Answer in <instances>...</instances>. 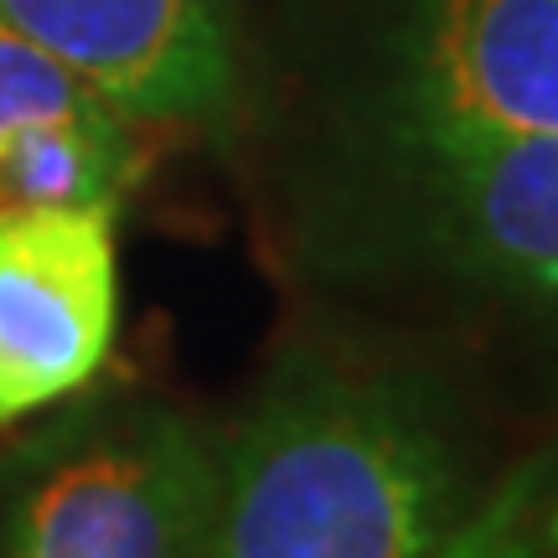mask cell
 Wrapping results in <instances>:
<instances>
[{"label":"cell","instance_id":"obj_2","mask_svg":"<svg viewBox=\"0 0 558 558\" xmlns=\"http://www.w3.org/2000/svg\"><path fill=\"white\" fill-rule=\"evenodd\" d=\"M218 445L156 399L83 403L0 471V558H202Z\"/></svg>","mask_w":558,"mask_h":558},{"label":"cell","instance_id":"obj_7","mask_svg":"<svg viewBox=\"0 0 558 558\" xmlns=\"http://www.w3.org/2000/svg\"><path fill=\"white\" fill-rule=\"evenodd\" d=\"M429 558H558V450H538L481 486Z\"/></svg>","mask_w":558,"mask_h":558},{"label":"cell","instance_id":"obj_1","mask_svg":"<svg viewBox=\"0 0 558 558\" xmlns=\"http://www.w3.org/2000/svg\"><path fill=\"white\" fill-rule=\"evenodd\" d=\"M476 497L471 418L435 367L305 341L218 445L202 558H429Z\"/></svg>","mask_w":558,"mask_h":558},{"label":"cell","instance_id":"obj_6","mask_svg":"<svg viewBox=\"0 0 558 558\" xmlns=\"http://www.w3.org/2000/svg\"><path fill=\"white\" fill-rule=\"evenodd\" d=\"M0 21L135 124H213L239 99L228 0H0Z\"/></svg>","mask_w":558,"mask_h":558},{"label":"cell","instance_id":"obj_4","mask_svg":"<svg viewBox=\"0 0 558 558\" xmlns=\"http://www.w3.org/2000/svg\"><path fill=\"white\" fill-rule=\"evenodd\" d=\"M114 326V207L0 213V429L83 393Z\"/></svg>","mask_w":558,"mask_h":558},{"label":"cell","instance_id":"obj_3","mask_svg":"<svg viewBox=\"0 0 558 558\" xmlns=\"http://www.w3.org/2000/svg\"><path fill=\"white\" fill-rule=\"evenodd\" d=\"M414 239L476 295L558 331V130H383Z\"/></svg>","mask_w":558,"mask_h":558},{"label":"cell","instance_id":"obj_5","mask_svg":"<svg viewBox=\"0 0 558 558\" xmlns=\"http://www.w3.org/2000/svg\"><path fill=\"white\" fill-rule=\"evenodd\" d=\"M383 130H558V0H399Z\"/></svg>","mask_w":558,"mask_h":558},{"label":"cell","instance_id":"obj_8","mask_svg":"<svg viewBox=\"0 0 558 558\" xmlns=\"http://www.w3.org/2000/svg\"><path fill=\"white\" fill-rule=\"evenodd\" d=\"M94 104H104L94 88H83L62 62L41 52L37 41H26L16 26L0 21V156L32 124L62 120V114H78V109H94Z\"/></svg>","mask_w":558,"mask_h":558}]
</instances>
